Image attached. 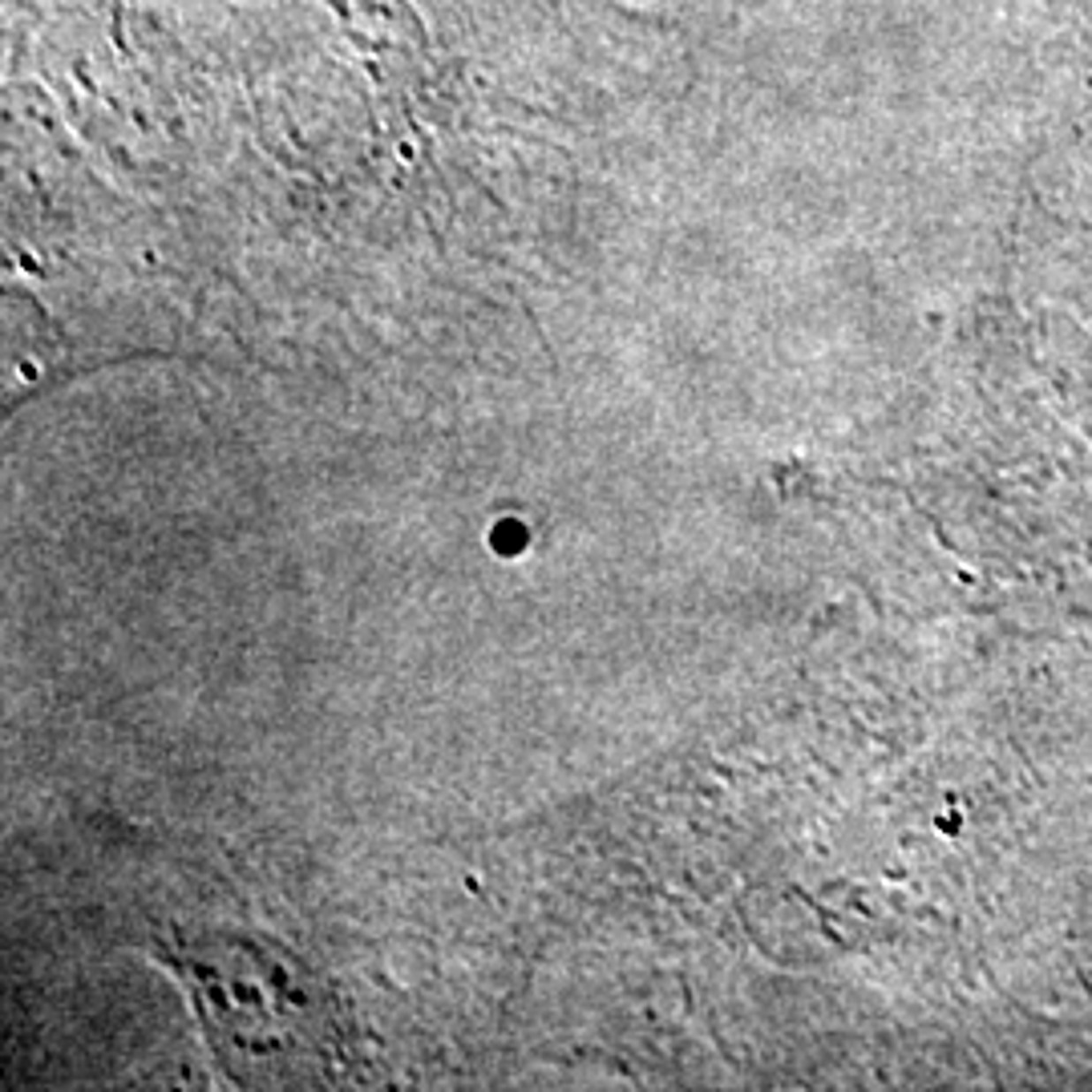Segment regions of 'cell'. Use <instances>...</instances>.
Wrapping results in <instances>:
<instances>
[{
	"label": "cell",
	"mask_w": 1092,
	"mask_h": 1092,
	"mask_svg": "<svg viewBox=\"0 0 1092 1092\" xmlns=\"http://www.w3.org/2000/svg\"><path fill=\"white\" fill-rule=\"evenodd\" d=\"M186 975H191L207 1024L215 1020V1035L235 1044L247 1060L271 1056L276 1073H300L307 1068V1052L320 1048L316 1004L307 991L276 971L271 963L268 983H259L268 971V959L255 955L247 943H207L186 951Z\"/></svg>",
	"instance_id": "1"
}]
</instances>
